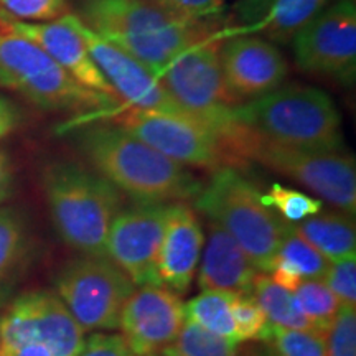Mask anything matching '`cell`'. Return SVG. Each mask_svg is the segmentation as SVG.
Listing matches in <instances>:
<instances>
[{
	"mask_svg": "<svg viewBox=\"0 0 356 356\" xmlns=\"http://www.w3.org/2000/svg\"><path fill=\"white\" fill-rule=\"evenodd\" d=\"M261 203L269 210L277 211L284 221L292 225L317 215L323 208V200L280 184H273L266 193H261Z\"/></svg>",
	"mask_w": 356,
	"mask_h": 356,
	"instance_id": "f1b7e54d",
	"label": "cell"
},
{
	"mask_svg": "<svg viewBox=\"0 0 356 356\" xmlns=\"http://www.w3.org/2000/svg\"><path fill=\"white\" fill-rule=\"evenodd\" d=\"M0 356H53L51 351L40 341H29L17 348L0 351Z\"/></svg>",
	"mask_w": 356,
	"mask_h": 356,
	"instance_id": "74e56055",
	"label": "cell"
},
{
	"mask_svg": "<svg viewBox=\"0 0 356 356\" xmlns=\"http://www.w3.org/2000/svg\"><path fill=\"white\" fill-rule=\"evenodd\" d=\"M42 188L61 241L79 256L104 257L111 225L124 208L121 191L76 160L48 163Z\"/></svg>",
	"mask_w": 356,
	"mask_h": 356,
	"instance_id": "3957f363",
	"label": "cell"
},
{
	"mask_svg": "<svg viewBox=\"0 0 356 356\" xmlns=\"http://www.w3.org/2000/svg\"><path fill=\"white\" fill-rule=\"evenodd\" d=\"M293 229L314 246L328 262L356 254V228L353 216L343 211H320L293 222Z\"/></svg>",
	"mask_w": 356,
	"mask_h": 356,
	"instance_id": "44dd1931",
	"label": "cell"
},
{
	"mask_svg": "<svg viewBox=\"0 0 356 356\" xmlns=\"http://www.w3.org/2000/svg\"><path fill=\"white\" fill-rule=\"evenodd\" d=\"M150 2L157 3L159 7L178 17L197 22H210L225 6V0H150Z\"/></svg>",
	"mask_w": 356,
	"mask_h": 356,
	"instance_id": "836d02e7",
	"label": "cell"
},
{
	"mask_svg": "<svg viewBox=\"0 0 356 356\" xmlns=\"http://www.w3.org/2000/svg\"><path fill=\"white\" fill-rule=\"evenodd\" d=\"M113 118V122L124 131L180 165L211 172L231 167L221 137L188 115L122 106Z\"/></svg>",
	"mask_w": 356,
	"mask_h": 356,
	"instance_id": "30bf717a",
	"label": "cell"
},
{
	"mask_svg": "<svg viewBox=\"0 0 356 356\" xmlns=\"http://www.w3.org/2000/svg\"><path fill=\"white\" fill-rule=\"evenodd\" d=\"M0 13L20 22H51L66 15V0H0Z\"/></svg>",
	"mask_w": 356,
	"mask_h": 356,
	"instance_id": "f546056e",
	"label": "cell"
},
{
	"mask_svg": "<svg viewBox=\"0 0 356 356\" xmlns=\"http://www.w3.org/2000/svg\"><path fill=\"white\" fill-rule=\"evenodd\" d=\"M40 341L53 356H78L86 338L71 312L51 291L22 293L0 317V351Z\"/></svg>",
	"mask_w": 356,
	"mask_h": 356,
	"instance_id": "7c38bea8",
	"label": "cell"
},
{
	"mask_svg": "<svg viewBox=\"0 0 356 356\" xmlns=\"http://www.w3.org/2000/svg\"><path fill=\"white\" fill-rule=\"evenodd\" d=\"M15 190V167L7 149L0 145V207L12 197Z\"/></svg>",
	"mask_w": 356,
	"mask_h": 356,
	"instance_id": "8d00e7d4",
	"label": "cell"
},
{
	"mask_svg": "<svg viewBox=\"0 0 356 356\" xmlns=\"http://www.w3.org/2000/svg\"><path fill=\"white\" fill-rule=\"evenodd\" d=\"M233 297L234 293L225 291H202L185 304V318L229 343L239 345L241 341L231 312Z\"/></svg>",
	"mask_w": 356,
	"mask_h": 356,
	"instance_id": "603a6c76",
	"label": "cell"
},
{
	"mask_svg": "<svg viewBox=\"0 0 356 356\" xmlns=\"http://www.w3.org/2000/svg\"><path fill=\"white\" fill-rule=\"evenodd\" d=\"M302 314L309 320L315 332L327 335L328 328L335 318L340 304L323 280L305 279L293 292Z\"/></svg>",
	"mask_w": 356,
	"mask_h": 356,
	"instance_id": "484cf974",
	"label": "cell"
},
{
	"mask_svg": "<svg viewBox=\"0 0 356 356\" xmlns=\"http://www.w3.org/2000/svg\"><path fill=\"white\" fill-rule=\"evenodd\" d=\"M289 267H292L302 279H317L322 280L327 273L328 262L314 246H310L304 238L297 234L292 222H287L284 231L282 243H280L277 261Z\"/></svg>",
	"mask_w": 356,
	"mask_h": 356,
	"instance_id": "4316f807",
	"label": "cell"
},
{
	"mask_svg": "<svg viewBox=\"0 0 356 356\" xmlns=\"http://www.w3.org/2000/svg\"><path fill=\"white\" fill-rule=\"evenodd\" d=\"M195 207L241 246L257 270H273L287 221L261 203V191L238 168L213 172L195 197Z\"/></svg>",
	"mask_w": 356,
	"mask_h": 356,
	"instance_id": "5b68a950",
	"label": "cell"
},
{
	"mask_svg": "<svg viewBox=\"0 0 356 356\" xmlns=\"http://www.w3.org/2000/svg\"><path fill=\"white\" fill-rule=\"evenodd\" d=\"M322 280L340 307L356 309V254L330 262Z\"/></svg>",
	"mask_w": 356,
	"mask_h": 356,
	"instance_id": "1f68e13d",
	"label": "cell"
},
{
	"mask_svg": "<svg viewBox=\"0 0 356 356\" xmlns=\"http://www.w3.org/2000/svg\"><path fill=\"white\" fill-rule=\"evenodd\" d=\"M68 19L84 38L92 60L113 88L114 95L121 102H126L124 108L184 114L154 71L92 32L76 13H68Z\"/></svg>",
	"mask_w": 356,
	"mask_h": 356,
	"instance_id": "5bb4252c",
	"label": "cell"
},
{
	"mask_svg": "<svg viewBox=\"0 0 356 356\" xmlns=\"http://www.w3.org/2000/svg\"><path fill=\"white\" fill-rule=\"evenodd\" d=\"M231 312L239 341L261 340L267 327V318L252 293H234Z\"/></svg>",
	"mask_w": 356,
	"mask_h": 356,
	"instance_id": "4dcf8cb0",
	"label": "cell"
},
{
	"mask_svg": "<svg viewBox=\"0 0 356 356\" xmlns=\"http://www.w3.org/2000/svg\"><path fill=\"white\" fill-rule=\"evenodd\" d=\"M22 119L24 115H22L19 106L10 97L0 92V140L15 132L22 124Z\"/></svg>",
	"mask_w": 356,
	"mask_h": 356,
	"instance_id": "d590c367",
	"label": "cell"
},
{
	"mask_svg": "<svg viewBox=\"0 0 356 356\" xmlns=\"http://www.w3.org/2000/svg\"><path fill=\"white\" fill-rule=\"evenodd\" d=\"M218 38L213 33L191 44L162 70L159 79L184 114L216 132L226 149L228 142L239 132L241 124L234 118L238 104L222 81L221 40Z\"/></svg>",
	"mask_w": 356,
	"mask_h": 356,
	"instance_id": "ba28073f",
	"label": "cell"
},
{
	"mask_svg": "<svg viewBox=\"0 0 356 356\" xmlns=\"http://www.w3.org/2000/svg\"><path fill=\"white\" fill-rule=\"evenodd\" d=\"M0 24L38 44L81 86L118 99L92 60L84 38L70 22L68 13L51 22H20L0 13Z\"/></svg>",
	"mask_w": 356,
	"mask_h": 356,
	"instance_id": "e0dca14e",
	"label": "cell"
},
{
	"mask_svg": "<svg viewBox=\"0 0 356 356\" xmlns=\"http://www.w3.org/2000/svg\"><path fill=\"white\" fill-rule=\"evenodd\" d=\"M0 88L50 113L113 111L121 101L91 91L70 76L38 44L0 24Z\"/></svg>",
	"mask_w": 356,
	"mask_h": 356,
	"instance_id": "8992f818",
	"label": "cell"
},
{
	"mask_svg": "<svg viewBox=\"0 0 356 356\" xmlns=\"http://www.w3.org/2000/svg\"><path fill=\"white\" fill-rule=\"evenodd\" d=\"M136 286L108 257L79 256L56 275L55 293L84 332L118 330Z\"/></svg>",
	"mask_w": 356,
	"mask_h": 356,
	"instance_id": "9c48e42d",
	"label": "cell"
},
{
	"mask_svg": "<svg viewBox=\"0 0 356 356\" xmlns=\"http://www.w3.org/2000/svg\"><path fill=\"white\" fill-rule=\"evenodd\" d=\"M74 145L97 175L136 203H177L195 198L202 181L114 122L70 127Z\"/></svg>",
	"mask_w": 356,
	"mask_h": 356,
	"instance_id": "6da1fadb",
	"label": "cell"
},
{
	"mask_svg": "<svg viewBox=\"0 0 356 356\" xmlns=\"http://www.w3.org/2000/svg\"><path fill=\"white\" fill-rule=\"evenodd\" d=\"M220 66L226 91L238 106L282 86L291 73L279 44L246 32L221 40Z\"/></svg>",
	"mask_w": 356,
	"mask_h": 356,
	"instance_id": "9a60e30c",
	"label": "cell"
},
{
	"mask_svg": "<svg viewBox=\"0 0 356 356\" xmlns=\"http://www.w3.org/2000/svg\"><path fill=\"white\" fill-rule=\"evenodd\" d=\"M229 155L234 168L257 162L279 175L296 181L320 200H325L346 215L356 213V165L348 154L302 150L279 145L241 127L231 140Z\"/></svg>",
	"mask_w": 356,
	"mask_h": 356,
	"instance_id": "52a82bcc",
	"label": "cell"
},
{
	"mask_svg": "<svg viewBox=\"0 0 356 356\" xmlns=\"http://www.w3.org/2000/svg\"><path fill=\"white\" fill-rule=\"evenodd\" d=\"M241 126L274 144L302 150H343L341 115L322 89L284 83L274 91L234 108Z\"/></svg>",
	"mask_w": 356,
	"mask_h": 356,
	"instance_id": "277c9868",
	"label": "cell"
},
{
	"mask_svg": "<svg viewBox=\"0 0 356 356\" xmlns=\"http://www.w3.org/2000/svg\"><path fill=\"white\" fill-rule=\"evenodd\" d=\"M204 233L197 211L184 202L170 203L159 249V279L170 291L185 293L203 252Z\"/></svg>",
	"mask_w": 356,
	"mask_h": 356,
	"instance_id": "ac0fdd59",
	"label": "cell"
},
{
	"mask_svg": "<svg viewBox=\"0 0 356 356\" xmlns=\"http://www.w3.org/2000/svg\"><path fill=\"white\" fill-rule=\"evenodd\" d=\"M170 203H134L111 225L104 257L119 267L136 287L160 284L157 262Z\"/></svg>",
	"mask_w": 356,
	"mask_h": 356,
	"instance_id": "4fadbf2b",
	"label": "cell"
},
{
	"mask_svg": "<svg viewBox=\"0 0 356 356\" xmlns=\"http://www.w3.org/2000/svg\"><path fill=\"white\" fill-rule=\"evenodd\" d=\"M32 254V233L19 208L0 207V297L15 286Z\"/></svg>",
	"mask_w": 356,
	"mask_h": 356,
	"instance_id": "7402d4cb",
	"label": "cell"
},
{
	"mask_svg": "<svg viewBox=\"0 0 356 356\" xmlns=\"http://www.w3.org/2000/svg\"><path fill=\"white\" fill-rule=\"evenodd\" d=\"M160 356H238V345L213 335L200 325L185 318L175 340Z\"/></svg>",
	"mask_w": 356,
	"mask_h": 356,
	"instance_id": "d4e9b609",
	"label": "cell"
},
{
	"mask_svg": "<svg viewBox=\"0 0 356 356\" xmlns=\"http://www.w3.org/2000/svg\"><path fill=\"white\" fill-rule=\"evenodd\" d=\"M257 269L244 251L220 225H208L207 248L198 273L202 291L251 293Z\"/></svg>",
	"mask_w": 356,
	"mask_h": 356,
	"instance_id": "ffe728a7",
	"label": "cell"
},
{
	"mask_svg": "<svg viewBox=\"0 0 356 356\" xmlns=\"http://www.w3.org/2000/svg\"><path fill=\"white\" fill-rule=\"evenodd\" d=\"M327 356H356V312L340 307L328 328Z\"/></svg>",
	"mask_w": 356,
	"mask_h": 356,
	"instance_id": "d6a6232c",
	"label": "cell"
},
{
	"mask_svg": "<svg viewBox=\"0 0 356 356\" xmlns=\"http://www.w3.org/2000/svg\"><path fill=\"white\" fill-rule=\"evenodd\" d=\"M252 296L266 314L267 322L275 327L292 330H314L309 320L302 314L296 296L279 287L270 275L257 273L252 280Z\"/></svg>",
	"mask_w": 356,
	"mask_h": 356,
	"instance_id": "cb8c5ba5",
	"label": "cell"
},
{
	"mask_svg": "<svg viewBox=\"0 0 356 356\" xmlns=\"http://www.w3.org/2000/svg\"><path fill=\"white\" fill-rule=\"evenodd\" d=\"M261 341L269 345L275 356H327V338L315 330H292L267 322Z\"/></svg>",
	"mask_w": 356,
	"mask_h": 356,
	"instance_id": "83f0119b",
	"label": "cell"
},
{
	"mask_svg": "<svg viewBox=\"0 0 356 356\" xmlns=\"http://www.w3.org/2000/svg\"><path fill=\"white\" fill-rule=\"evenodd\" d=\"M333 0H238L236 15L244 32L275 44L292 38Z\"/></svg>",
	"mask_w": 356,
	"mask_h": 356,
	"instance_id": "d6986e66",
	"label": "cell"
},
{
	"mask_svg": "<svg viewBox=\"0 0 356 356\" xmlns=\"http://www.w3.org/2000/svg\"><path fill=\"white\" fill-rule=\"evenodd\" d=\"M78 356H139L129 348L121 333L96 332L88 338Z\"/></svg>",
	"mask_w": 356,
	"mask_h": 356,
	"instance_id": "e575fe53",
	"label": "cell"
},
{
	"mask_svg": "<svg viewBox=\"0 0 356 356\" xmlns=\"http://www.w3.org/2000/svg\"><path fill=\"white\" fill-rule=\"evenodd\" d=\"M302 73L350 88L356 78V2L333 0L292 38Z\"/></svg>",
	"mask_w": 356,
	"mask_h": 356,
	"instance_id": "8fae6325",
	"label": "cell"
},
{
	"mask_svg": "<svg viewBox=\"0 0 356 356\" xmlns=\"http://www.w3.org/2000/svg\"><path fill=\"white\" fill-rule=\"evenodd\" d=\"M76 15L157 76L173 58L213 35L208 22L178 17L150 0H81Z\"/></svg>",
	"mask_w": 356,
	"mask_h": 356,
	"instance_id": "7a4b0ae2",
	"label": "cell"
},
{
	"mask_svg": "<svg viewBox=\"0 0 356 356\" xmlns=\"http://www.w3.org/2000/svg\"><path fill=\"white\" fill-rule=\"evenodd\" d=\"M185 323L180 296L162 284L140 286L131 293L119 317V330L134 353L160 356Z\"/></svg>",
	"mask_w": 356,
	"mask_h": 356,
	"instance_id": "2e32d148",
	"label": "cell"
}]
</instances>
